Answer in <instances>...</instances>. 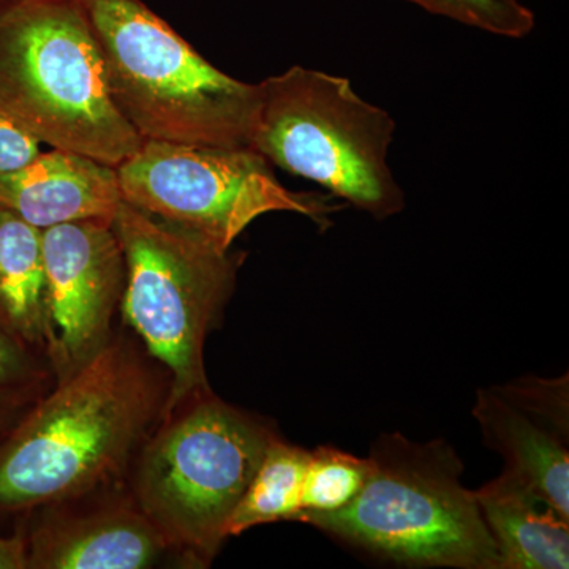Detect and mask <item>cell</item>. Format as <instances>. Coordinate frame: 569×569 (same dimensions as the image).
<instances>
[{"label": "cell", "mask_w": 569, "mask_h": 569, "mask_svg": "<svg viewBox=\"0 0 569 569\" xmlns=\"http://www.w3.org/2000/svg\"><path fill=\"white\" fill-rule=\"evenodd\" d=\"M142 367L107 346L0 438V516L88 492L126 463L156 411Z\"/></svg>", "instance_id": "6da1fadb"}, {"label": "cell", "mask_w": 569, "mask_h": 569, "mask_svg": "<svg viewBox=\"0 0 569 569\" xmlns=\"http://www.w3.org/2000/svg\"><path fill=\"white\" fill-rule=\"evenodd\" d=\"M0 111L37 141L114 168L142 144L80 0H0Z\"/></svg>", "instance_id": "7a4b0ae2"}, {"label": "cell", "mask_w": 569, "mask_h": 569, "mask_svg": "<svg viewBox=\"0 0 569 569\" xmlns=\"http://www.w3.org/2000/svg\"><path fill=\"white\" fill-rule=\"evenodd\" d=\"M112 100L142 141L252 148L260 84L206 61L141 0H80Z\"/></svg>", "instance_id": "3957f363"}, {"label": "cell", "mask_w": 569, "mask_h": 569, "mask_svg": "<svg viewBox=\"0 0 569 569\" xmlns=\"http://www.w3.org/2000/svg\"><path fill=\"white\" fill-rule=\"evenodd\" d=\"M358 497L306 523L378 559L407 567L501 569L462 460L445 440L417 443L402 433L378 438Z\"/></svg>", "instance_id": "277c9868"}, {"label": "cell", "mask_w": 569, "mask_h": 569, "mask_svg": "<svg viewBox=\"0 0 569 569\" xmlns=\"http://www.w3.org/2000/svg\"><path fill=\"white\" fill-rule=\"evenodd\" d=\"M252 149L378 220L402 211L406 194L388 164L396 122L347 78L291 67L260 82Z\"/></svg>", "instance_id": "5b68a950"}, {"label": "cell", "mask_w": 569, "mask_h": 569, "mask_svg": "<svg viewBox=\"0 0 569 569\" xmlns=\"http://www.w3.org/2000/svg\"><path fill=\"white\" fill-rule=\"evenodd\" d=\"M111 228L126 263L123 320L171 373L173 410L209 391L206 337L233 293L241 254L123 200Z\"/></svg>", "instance_id": "8992f818"}, {"label": "cell", "mask_w": 569, "mask_h": 569, "mask_svg": "<svg viewBox=\"0 0 569 569\" xmlns=\"http://www.w3.org/2000/svg\"><path fill=\"white\" fill-rule=\"evenodd\" d=\"M276 438L271 427L211 392L193 397L142 452L137 475L142 515L171 546L212 559Z\"/></svg>", "instance_id": "52a82bcc"}, {"label": "cell", "mask_w": 569, "mask_h": 569, "mask_svg": "<svg viewBox=\"0 0 569 569\" xmlns=\"http://www.w3.org/2000/svg\"><path fill=\"white\" fill-rule=\"evenodd\" d=\"M116 171L123 201L223 250L264 213H302L325 230L339 209L328 194L287 189L252 148L142 141Z\"/></svg>", "instance_id": "ba28073f"}, {"label": "cell", "mask_w": 569, "mask_h": 569, "mask_svg": "<svg viewBox=\"0 0 569 569\" xmlns=\"http://www.w3.org/2000/svg\"><path fill=\"white\" fill-rule=\"evenodd\" d=\"M41 246L48 277L43 350L62 380L108 346L126 263L111 223L102 220L41 230Z\"/></svg>", "instance_id": "9c48e42d"}, {"label": "cell", "mask_w": 569, "mask_h": 569, "mask_svg": "<svg viewBox=\"0 0 569 569\" xmlns=\"http://www.w3.org/2000/svg\"><path fill=\"white\" fill-rule=\"evenodd\" d=\"M473 417L505 470L569 519L568 376L479 389Z\"/></svg>", "instance_id": "30bf717a"}, {"label": "cell", "mask_w": 569, "mask_h": 569, "mask_svg": "<svg viewBox=\"0 0 569 569\" xmlns=\"http://www.w3.org/2000/svg\"><path fill=\"white\" fill-rule=\"evenodd\" d=\"M122 200L114 167L63 149L0 174V209L39 230L81 220L111 223Z\"/></svg>", "instance_id": "8fae6325"}, {"label": "cell", "mask_w": 569, "mask_h": 569, "mask_svg": "<svg viewBox=\"0 0 569 569\" xmlns=\"http://www.w3.org/2000/svg\"><path fill=\"white\" fill-rule=\"evenodd\" d=\"M24 545L28 568L141 569L171 542L142 512L119 509L40 527Z\"/></svg>", "instance_id": "7c38bea8"}, {"label": "cell", "mask_w": 569, "mask_h": 569, "mask_svg": "<svg viewBox=\"0 0 569 569\" xmlns=\"http://www.w3.org/2000/svg\"><path fill=\"white\" fill-rule=\"evenodd\" d=\"M475 496L501 569H568L569 519L526 482L503 470Z\"/></svg>", "instance_id": "4fadbf2b"}, {"label": "cell", "mask_w": 569, "mask_h": 569, "mask_svg": "<svg viewBox=\"0 0 569 569\" xmlns=\"http://www.w3.org/2000/svg\"><path fill=\"white\" fill-rule=\"evenodd\" d=\"M47 298L41 230L0 209V325L31 350L43 348Z\"/></svg>", "instance_id": "5bb4252c"}, {"label": "cell", "mask_w": 569, "mask_h": 569, "mask_svg": "<svg viewBox=\"0 0 569 569\" xmlns=\"http://www.w3.org/2000/svg\"><path fill=\"white\" fill-rule=\"evenodd\" d=\"M309 451L277 437L227 523V538L279 520H299Z\"/></svg>", "instance_id": "9a60e30c"}, {"label": "cell", "mask_w": 569, "mask_h": 569, "mask_svg": "<svg viewBox=\"0 0 569 569\" xmlns=\"http://www.w3.org/2000/svg\"><path fill=\"white\" fill-rule=\"evenodd\" d=\"M367 473V458L329 447L309 451L299 520L342 511L361 492Z\"/></svg>", "instance_id": "2e32d148"}, {"label": "cell", "mask_w": 569, "mask_h": 569, "mask_svg": "<svg viewBox=\"0 0 569 569\" xmlns=\"http://www.w3.org/2000/svg\"><path fill=\"white\" fill-rule=\"evenodd\" d=\"M430 13L440 14L508 39H522L535 28L533 11L519 0H408Z\"/></svg>", "instance_id": "e0dca14e"}, {"label": "cell", "mask_w": 569, "mask_h": 569, "mask_svg": "<svg viewBox=\"0 0 569 569\" xmlns=\"http://www.w3.org/2000/svg\"><path fill=\"white\" fill-rule=\"evenodd\" d=\"M39 378L31 348L0 325V397L20 400Z\"/></svg>", "instance_id": "ac0fdd59"}, {"label": "cell", "mask_w": 569, "mask_h": 569, "mask_svg": "<svg viewBox=\"0 0 569 569\" xmlns=\"http://www.w3.org/2000/svg\"><path fill=\"white\" fill-rule=\"evenodd\" d=\"M40 153V141L0 111V174L18 170Z\"/></svg>", "instance_id": "d6986e66"}, {"label": "cell", "mask_w": 569, "mask_h": 569, "mask_svg": "<svg viewBox=\"0 0 569 569\" xmlns=\"http://www.w3.org/2000/svg\"><path fill=\"white\" fill-rule=\"evenodd\" d=\"M24 568H28L24 538L0 537V569Z\"/></svg>", "instance_id": "ffe728a7"}, {"label": "cell", "mask_w": 569, "mask_h": 569, "mask_svg": "<svg viewBox=\"0 0 569 569\" xmlns=\"http://www.w3.org/2000/svg\"><path fill=\"white\" fill-rule=\"evenodd\" d=\"M21 403L20 400L0 397V438L14 425V422H11V419H13L14 411L20 408Z\"/></svg>", "instance_id": "44dd1931"}]
</instances>
